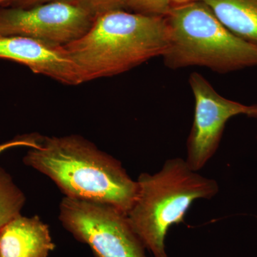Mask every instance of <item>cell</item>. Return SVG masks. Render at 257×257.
<instances>
[{"label": "cell", "instance_id": "cell-1", "mask_svg": "<svg viewBox=\"0 0 257 257\" xmlns=\"http://www.w3.org/2000/svg\"><path fill=\"white\" fill-rule=\"evenodd\" d=\"M23 162L49 177L64 197L106 204L127 214L138 197V182L121 162L79 135L43 137Z\"/></svg>", "mask_w": 257, "mask_h": 257}, {"label": "cell", "instance_id": "cell-2", "mask_svg": "<svg viewBox=\"0 0 257 257\" xmlns=\"http://www.w3.org/2000/svg\"><path fill=\"white\" fill-rule=\"evenodd\" d=\"M170 43L165 17L110 12L83 36L62 47L82 83L112 77L165 55Z\"/></svg>", "mask_w": 257, "mask_h": 257}, {"label": "cell", "instance_id": "cell-3", "mask_svg": "<svg viewBox=\"0 0 257 257\" xmlns=\"http://www.w3.org/2000/svg\"><path fill=\"white\" fill-rule=\"evenodd\" d=\"M137 182L138 197L126 216L154 257H170L165 240L170 228L184 222L193 202L219 192L216 181L192 170L182 158L166 161L158 172L141 174Z\"/></svg>", "mask_w": 257, "mask_h": 257}, {"label": "cell", "instance_id": "cell-4", "mask_svg": "<svg viewBox=\"0 0 257 257\" xmlns=\"http://www.w3.org/2000/svg\"><path fill=\"white\" fill-rule=\"evenodd\" d=\"M165 18L170 43L162 57L168 68L199 66L226 74L257 67V45L228 30L202 2L173 6Z\"/></svg>", "mask_w": 257, "mask_h": 257}, {"label": "cell", "instance_id": "cell-5", "mask_svg": "<svg viewBox=\"0 0 257 257\" xmlns=\"http://www.w3.org/2000/svg\"><path fill=\"white\" fill-rule=\"evenodd\" d=\"M59 219L96 257H147L126 214L111 206L64 197Z\"/></svg>", "mask_w": 257, "mask_h": 257}, {"label": "cell", "instance_id": "cell-6", "mask_svg": "<svg viewBox=\"0 0 257 257\" xmlns=\"http://www.w3.org/2000/svg\"><path fill=\"white\" fill-rule=\"evenodd\" d=\"M94 20L74 1L52 2L29 8L0 7V35L62 47L83 36Z\"/></svg>", "mask_w": 257, "mask_h": 257}, {"label": "cell", "instance_id": "cell-7", "mask_svg": "<svg viewBox=\"0 0 257 257\" xmlns=\"http://www.w3.org/2000/svg\"><path fill=\"white\" fill-rule=\"evenodd\" d=\"M189 82L195 100V109L185 160L192 170L198 172L215 155L226 122L237 115L253 118L257 104L246 105L226 99L198 72L190 74Z\"/></svg>", "mask_w": 257, "mask_h": 257}, {"label": "cell", "instance_id": "cell-8", "mask_svg": "<svg viewBox=\"0 0 257 257\" xmlns=\"http://www.w3.org/2000/svg\"><path fill=\"white\" fill-rule=\"evenodd\" d=\"M0 59L28 67L67 85L82 84L77 69L61 47H53L28 37L0 35Z\"/></svg>", "mask_w": 257, "mask_h": 257}, {"label": "cell", "instance_id": "cell-9", "mask_svg": "<svg viewBox=\"0 0 257 257\" xmlns=\"http://www.w3.org/2000/svg\"><path fill=\"white\" fill-rule=\"evenodd\" d=\"M55 248L49 226L38 216L19 214L0 229V257H48Z\"/></svg>", "mask_w": 257, "mask_h": 257}, {"label": "cell", "instance_id": "cell-10", "mask_svg": "<svg viewBox=\"0 0 257 257\" xmlns=\"http://www.w3.org/2000/svg\"><path fill=\"white\" fill-rule=\"evenodd\" d=\"M236 36L257 45V0H197Z\"/></svg>", "mask_w": 257, "mask_h": 257}, {"label": "cell", "instance_id": "cell-11", "mask_svg": "<svg viewBox=\"0 0 257 257\" xmlns=\"http://www.w3.org/2000/svg\"><path fill=\"white\" fill-rule=\"evenodd\" d=\"M26 202L22 189L12 176L0 167V229L8 221L21 214Z\"/></svg>", "mask_w": 257, "mask_h": 257}, {"label": "cell", "instance_id": "cell-12", "mask_svg": "<svg viewBox=\"0 0 257 257\" xmlns=\"http://www.w3.org/2000/svg\"><path fill=\"white\" fill-rule=\"evenodd\" d=\"M76 4L96 19L101 15L127 9L128 0H74Z\"/></svg>", "mask_w": 257, "mask_h": 257}, {"label": "cell", "instance_id": "cell-13", "mask_svg": "<svg viewBox=\"0 0 257 257\" xmlns=\"http://www.w3.org/2000/svg\"><path fill=\"white\" fill-rule=\"evenodd\" d=\"M172 8L170 0H128L127 9L139 14L165 17Z\"/></svg>", "mask_w": 257, "mask_h": 257}, {"label": "cell", "instance_id": "cell-14", "mask_svg": "<svg viewBox=\"0 0 257 257\" xmlns=\"http://www.w3.org/2000/svg\"><path fill=\"white\" fill-rule=\"evenodd\" d=\"M42 138L43 137L36 133L19 135L10 141L0 144V154L15 147H26L28 148H36L41 143Z\"/></svg>", "mask_w": 257, "mask_h": 257}, {"label": "cell", "instance_id": "cell-15", "mask_svg": "<svg viewBox=\"0 0 257 257\" xmlns=\"http://www.w3.org/2000/svg\"><path fill=\"white\" fill-rule=\"evenodd\" d=\"M57 1L72 2L74 0H8V3L5 7L11 8H29L36 5L45 4Z\"/></svg>", "mask_w": 257, "mask_h": 257}, {"label": "cell", "instance_id": "cell-16", "mask_svg": "<svg viewBox=\"0 0 257 257\" xmlns=\"http://www.w3.org/2000/svg\"><path fill=\"white\" fill-rule=\"evenodd\" d=\"M172 3V7L177 6V5H181L187 4V3H192V2L197 1V0H170Z\"/></svg>", "mask_w": 257, "mask_h": 257}, {"label": "cell", "instance_id": "cell-17", "mask_svg": "<svg viewBox=\"0 0 257 257\" xmlns=\"http://www.w3.org/2000/svg\"><path fill=\"white\" fill-rule=\"evenodd\" d=\"M8 2V0H0V7H5Z\"/></svg>", "mask_w": 257, "mask_h": 257}, {"label": "cell", "instance_id": "cell-18", "mask_svg": "<svg viewBox=\"0 0 257 257\" xmlns=\"http://www.w3.org/2000/svg\"><path fill=\"white\" fill-rule=\"evenodd\" d=\"M253 118H257V112H256V114H255L254 117H253Z\"/></svg>", "mask_w": 257, "mask_h": 257}]
</instances>
